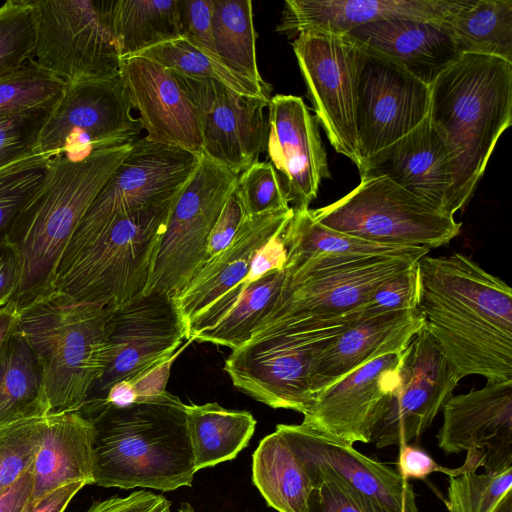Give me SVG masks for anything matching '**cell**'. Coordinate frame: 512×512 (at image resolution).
I'll list each match as a JSON object with an SVG mask.
<instances>
[{"instance_id":"51","label":"cell","mask_w":512,"mask_h":512,"mask_svg":"<svg viewBox=\"0 0 512 512\" xmlns=\"http://www.w3.org/2000/svg\"><path fill=\"white\" fill-rule=\"evenodd\" d=\"M85 512H171V503L162 495L137 490L126 497L94 501Z\"/></svg>"},{"instance_id":"39","label":"cell","mask_w":512,"mask_h":512,"mask_svg":"<svg viewBox=\"0 0 512 512\" xmlns=\"http://www.w3.org/2000/svg\"><path fill=\"white\" fill-rule=\"evenodd\" d=\"M65 83L33 62L0 74V117L50 111L61 97Z\"/></svg>"},{"instance_id":"17","label":"cell","mask_w":512,"mask_h":512,"mask_svg":"<svg viewBox=\"0 0 512 512\" xmlns=\"http://www.w3.org/2000/svg\"><path fill=\"white\" fill-rule=\"evenodd\" d=\"M109 328L108 363L94 385L105 394L115 383L134 382L176 357L189 340L188 324L173 295L165 292L140 294L114 308Z\"/></svg>"},{"instance_id":"9","label":"cell","mask_w":512,"mask_h":512,"mask_svg":"<svg viewBox=\"0 0 512 512\" xmlns=\"http://www.w3.org/2000/svg\"><path fill=\"white\" fill-rule=\"evenodd\" d=\"M34 29L31 62L62 82L121 74L114 0H28Z\"/></svg>"},{"instance_id":"41","label":"cell","mask_w":512,"mask_h":512,"mask_svg":"<svg viewBox=\"0 0 512 512\" xmlns=\"http://www.w3.org/2000/svg\"><path fill=\"white\" fill-rule=\"evenodd\" d=\"M50 157L34 153L0 171V238L42 184Z\"/></svg>"},{"instance_id":"24","label":"cell","mask_w":512,"mask_h":512,"mask_svg":"<svg viewBox=\"0 0 512 512\" xmlns=\"http://www.w3.org/2000/svg\"><path fill=\"white\" fill-rule=\"evenodd\" d=\"M467 0H286L276 31L289 38L307 30L346 34L364 24L407 18L444 24Z\"/></svg>"},{"instance_id":"43","label":"cell","mask_w":512,"mask_h":512,"mask_svg":"<svg viewBox=\"0 0 512 512\" xmlns=\"http://www.w3.org/2000/svg\"><path fill=\"white\" fill-rule=\"evenodd\" d=\"M34 29L28 0H8L0 6V74L30 61Z\"/></svg>"},{"instance_id":"8","label":"cell","mask_w":512,"mask_h":512,"mask_svg":"<svg viewBox=\"0 0 512 512\" xmlns=\"http://www.w3.org/2000/svg\"><path fill=\"white\" fill-rule=\"evenodd\" d=\"M325 227L365 241L429 251L451 242L461 223L386 176L361 177L347 195L310 209Z\"/></svg>"},{"instance_id":"28","label":"cell","mask_w":512,"mask_h":512,"mask_svg":"<svg viewBox=\"0 0 512 512\" xmlns=\"http://www.w3.org/2000/svg\"><path fill=\"white\" fill-rule=\"evenodd\" d=\"M346 35L393 59L428 86L462 55L444 24L429 21L380 20L356 27Z\"/></svg>"},{"instance_id":"50","label":"cell","mask_w":512,"mask_h":512,"mask_svg":"<svg viewBox=\"0 0 512 512\" xmlns=\"http://www.w3.org/2000/svg\"><path fill=\"white\" fill-rule=\"evenodd\" d=\"M245 217L247 215L235 188L210 232L206 262L228 247Z\"/></svg>"},{"instance_id":"22","label":"cell","mask_w":512,"mask_h":512,"mask_svg":"<svg viewBox=\"0 0 512 512\" xmlns=\"http://www.w3.org/2000/svg\"><path fill=\"white\" fill-rule=\"evenodd\" d=\"M283 426L319 475L345 484L384 512H419L413 486L397 470L303 422Z\"/></svg>"},{"instance_id":"12","label":"cell","mask_w":512,"mask_h":512,"mask_svg":"<svg viewBox=\"0 0 512 512\" xmlns=\"http://www.w3.org/2000/svg\"><path fill=\"white\" fill-rule=\"evenodd\" d=\"M240 174L202 155L170 212L151 275L143 291L172 295L206 263L210 232Z\"/></svg>"},{"instance_id":"45","label":"cell","mask_w":512,"mask_h":512,"mask_svg":"<svg viewBox=\"0 0 512 512\" xmlns=\"http://www.w3.org/2000/svg\"><path fill=\"white\" fill-rule=\"evenodd\" d=\"M419 302V274L417 262L405 272L381 285L355 311L357 319L389 312L415 310Z\"/></svg>"},{"instance_id":"4","label":"cell","mask_w":512,"mask_h":512,"mask_svg":"<svg viewBox=\"0 0 512 512\" xmlns=\"http://www.w3.org/2000/svg\"><path fill=\"white\" fill-rule=\"evenodd\" d=\"M132 144L80 161L50 159L46 176L14 220L7 238L18 251L21 276L12 300L24 307L51 292L56 268L90 205Z\"/></svg>"},{"instance_id":"21","label":"cell","mask_w":512,"mask_h":512,"mask_svg":"<svg viewBox=\"0 0 512 512\" xmlns=\"http://www.w3.org/2000/svg\"><path fill=\"white\" fill-rule=\"evenodd\" d=\"M400 358L401 352L376 358L316 393L303 423L350 445L370 443Z\"/></svg>"},{"instance_id":"23","label":"cell","mask_w":512,"mask_h":512,"mask_svg":"<svg viewBox=\"0 0 512 512\" xmlns=\"http://www.w3.org/2000/svg\"><path fill=\"white\" fill-rule=\"evenodd\" d=\"M121 75L147 140L202 155L195 105L172 70L135 56L123 60Z\"/></svg>"},{"instance_id":"32","label":"cell","mask_w":512,"mask_h":512,"mask_svg":"<svg viewBox=\"0 0 512 512\" xmlns=\"http://www.w3.org/2000/svg\"><path fill=\"white\" fill-rule=\"evenodd\" d=\"M186 423L196 472L234 459L254 434L256 420L244 410L216 402L186 405Z\"/></svg>"},{"instance_id":"53","label":"cell","mask_w":512,"mask_h":512,"mask_svg":"<svg viewBox=\"0 0 512 512\" xmlns=\"http://www.w3.org/2000/svg\"><path fill=\"white\" fill-rule=\"evenodd\" d=\"M284 229L273 236L254 255L246 280L253 282L270 271L282 270L285 267L287 251L283 240Z\"/></svg>"},{"instance_id":"1","label":"cell","mask_w":512,"mask_h":512,"mask_svg":"<svg viewBox=\"0 0 512 512\" xmlns=\"http://www.w3.org/2000/svg\"><path fill=\"white\" fill-rule=\"evenodd\" d=\"M424 327L460 374L512 381V290L462 253L417 261Z\"/></svg>"},{"instance_id":"20","label":"cell","mask_w":512,"mask_h":512,"mask_svg":"<svg viewBox=\"0 0 512 512\" xmlns=\"http://www.w3.org/2000/svg\"><path fill=\"white\" fill-rule=\"evenodd\" d=\"M442 410L441 450L475 453L487 473L512 467V381L452 395Z\"/></svg>"},{"instance_id":"27","label":"cell","mask_w":512,"mask_h":512,"mask_svg":"<svg viewBox=\"0 0 512 512\" xmlns=\"http://www.w3.org/2000/svg\"><path fill=\"white\" fill-rule=\"evenodd\" d=\"M294 210L247 216L233 240L208 260L188 284L173 295L187 324L220 296L246 279L254 255L283 230Z\"/></svg>"},{"instance_id":"58","label":"cell","mask_w":512,"mask_h":512,"mask_svg":"<svg viewBox=\"0 0 512 512\" xmlns=\"http://www.w3.org/2000/svg\"><path fill=\"white\" fill-rule=\"evenodd\" d=\"M492 512H512V490L499 501Z\"/></svg>"},{"instance_id":"48","label":"cell","mask_w":512,"mask_h":512,"mask_svg":"<svg viewBox=\"0 0 512 512\" xmlns=\"http://www.w3.org/2000/svg\"><path fill=\"white\" fill-rule=\"evenodd\" d=\"M317 476L319 484L310 494L307 512H384L345 484L318 473Z\"/></svg>"},{"instance_id":"49","label":"cell","mask_w":512,"mask_h":512,"mask_svg":"<svg viewBox=\"0 0 512 512\" xmlns=\"http://www.w3.org/2000/svg\"><path fill=\"white\" fill-rule=\"evenodd\" d=\"M399 447L397 471L406 480L411 478L425 479L427 476L435 472L446 474L449 477H454L466 472L477 471L480 467L477 461L466 456L464 463L460 467L448 468L438 464L419 446L406 443Z\"/></svg>"},{"instance_id":"40","label":"cell","mask_w":512,"mask_h":512,"mask_svg":"<svg viewBox=\"0 0 512 512\" xmlns=\"http://www.w3.org/2000/svg\"><path fill=\"white\" fill-rule=\"evenodd\" d=\"M48 414L0 426V496L33 468Z\"/></svg>"},{"instance_id":"37","label":"cell","mask_w":512,"mask_h":512,"mask_svg":"<svg viewBox=\"0 0 512 512\" xmlns=\"http://www.w3.org/2000/svg\"><path fill=\"white\" fill-rule=\"evenodd\" d=\"M283 240L286 264L321 254H384L413 248L381 245L332 230L317 222L310 208L294 212L283 231Z\"/></svg>"},{"instance_id":"29","label":"cell","mask_w":512,"mask_h":512,"mask_svg":"<svg viewBox=\"0 0 512 512\" xmlns=\"http://www.w3.org/2000/svg\"><path fill=\"white\" fill-rule=\"evenodd\" d=\"M96 427L81 411L48 414L33 469L31 502L72 482L94 484Z\"/></svg>"},{"instance_id":"3","label":"cell","mask_w":512,"mask_h":512,"mask_svg":"<svg viewBox=\"0 0 512 512\" xmlns=\"http://www.w3.org/2000/svg\"><path fill=\"white\" fill-rule=\"evenodd\" d=\"M94 484L172 491L192 486L186 404L166 390L126 407H95Z\"/></svg>"},{"instance_id":"31","label":"cell","mask_w":512,"mask_h":512,"mask_svg":"<svg viewBox=\"0 0 512 512\" xmlns=\"http://www.w3.org/2000/svg\"><path fill=\"white\" fill-rule=\"evenodd\" d=\"M47 414L40 363L16 327L0 348V426Z\"/></svg>"},{"instance_id":"10","label":"cell","mask_w":512,"mask_h":512,"mask_svg":"<svg viewBox=\"0 0 512 512\" xmlns=\"http://www.w3.org/2000/svg\"><path fill=\"white\" fill-rule=\"evenodd\" d=\"M354 320L283 330L232 350L224 370L233 385L272 408L304 413L313 399L311 369L323 348Z\"/></svg>"},{"instance_id":"36","label":"cell","mask_w":512,"mask_h":512,"mask_svg":"<svg viewBox=\"0 0 512 512\" xmlns=\"http://www.w3.org/2000/svg\"><path fill=\"white\" fill-rule=\"evenodd\" d=\"M286 276L285 267L264 274L247 285L235 307L214 328L198 334L194 340L235 350L248 342L257 327L274 308Z\"/></svg>"},{"instance_id":"18","label":"cell","mask_w":512,"mask_h":512,"mask_svg":"<svg viewBox=\"0 0 512 512\" xmlns=\"http://www.w3.org/2000/svg\"><path fill=\"white\" fill-rule=\"evenodd\" d=\"M174 73L195 105L202 155L237 174L259 161L267 146L264 110L270 100L239 94L217 80Z\"/></svg>"},{"instance_id":"34","label":"cell","mask_w":512,"mask_h":512,"mask_svg":"<svg viewBox=\"0 0 512 512\" xmlns=\"http://www.w3.org/2000/svg\"><path fill=\"white\" fill-rule=\"evenodd\" d=\"M112 21L122 60L181 37L178 0H114Z\"/></svg>"},{"instance_id":"11","label":"cell","mask_w":512,"mask_h":512,"mask_svg":"<svg viewBox=\"0 0 512 512\" xmlns=\"http://www.w3.org/2000/svg\"><path fill=\"white\" fill-rule=\"evenodd\" d=\"M122 75L66 83L40 130L36 153L80 161L91 153L132 144L143 130Z\"/></svg>"},{"instance_id":"57","label":"cell","mask_w":512,"mask_h":512,"mask_svg":"<svg viewBox=\"0 0 512 512\" xmlns=\"http://www.w3.org/2000/svg\"><path fill=\"white\" fill-rule=\"evenodd\" d=\"M19 308L14 300L0 307V348L5 339L17 327Z\"/></svg>"},{"instance_id":"38","label":"cell","mask_w":512,"mask_h":512,"mask_svg":"<svg viewBox=\"0 0 512 512\" xmlns=\"http://www.w3.org/2000/svg\"><path fill=\"white\" fill-rule=\"evenodd\" d=\"M139 56L186 77L217 80L245 96L265 100L272 97L271 87H261L234 74L182 37L152 47Z\"/></svg>"},{"instance_id":"16","label":"cell","mask_w":512,"mask_h":512,"mask_svg":"<svg viewBox=\"0 0 512 512\" xmlns=\"http://www.w3.org/2000/svg\"><path fill=\"white\" fill-rule=\"evenodd\" d=\"M461 379L423 327L401 352L396 384L374 426L371 442L381 449L417 439Z\"/></svg>"},{"instance_id":"2","label":"cell","mask_w":512,"mask_h":512,"mask_svg":"<svg viewBox=\"0 0 512 512\" xmlns=\"http://www.w3.org/2000/svg\"><path fill=\"white\" fill-rule=\"evenodd\" d=\"M429 118L451 156L445 212L471 200L502 133L512 123V63L462 54L430 86Z\"/></svg>"},{"instance_id":"13","label":"cell","mask_w":512,"mask_h":512,"mask_svg":"<svg viewBox=\"0 0 512 512\" xmlns=\"http://www.w3.org/2000/svg\"><path fill=\"white\" fill-rule=\"evenodd\" d=\"M201 156L145 137L137 139L90 205L62 256L86 245L119 218L179 195Z\"/></svg>"},{"instance_id":"6","label":"cell","mask_w":512,"mask_h":512,"mask_svg":"<svg viewBox=\"0 0 512 512\" xmlns=\"http://www.w3.org/2000/svg\"><path fill=\"white\" fill-rule=\"evenodd\" d=\"M429 252L407 248L384 254H321L285 264L279 298L252 337L358 320L355 311L388 279Z\"/></svg>"},{"instance_id":"52","label":"cell","mask_w":512,"mask_h":512,"mask_svg":"<svg viewBox=\"0 0 512 512\" xmlns=\"http://www.w3.org/2000/svg\"><path fill=\"white\" fill-rule=\"evenodd\" d=\"M21 276L18 251L7 236L0 238V307L11 301Z\"/></svg>"},{"instance_id":"33","label":"cell","mask_w":512,"mask_h":512,"mask_svg":"<svg viewBox=\"0 0 512 512\" xmlns=\"http://www.w3.org/2000/svg\"><path fill=\"white\" fill-rule=\"evenodd\" d=\"M444 26L460 54L488 55L512 63V1L467 0Z\"/></svg>"},{"instance_id":"15","label":"cell","mask_w":512,"mask_h":512,"mask_svg":"<svg viewBox=\"0 0 512 512\" xmlns=\"http://www.w3.org/2000/svg\"><path fill=\"white\" fill-rule=\"evenodd\" d=\"M359 45L356 132L360 170L426 118L430 86L393 59Z\"/></svg>"},{"instance_id":"7","label":"cell","mask_w":512,"mask_h":512,"mask_svg":"<svg viewBox=\"0 0 512 512\" xmlns=\"http://www.w3.org/2000/svg\"><path fill=\"white\" fill-rule=\"evenodd\" d=\"M178 196L119 218L86 245L62 256L50 293L110 308L142 294Z\"/></svg>"},{"instance_id":"42","label":"cell","mask_w":512,"mask_h":512,"mask_svg":"<svg viewBox=\"0 0 512 512\" xmlns=\"http://www.w3.org/2000/svg\"><path fill=\"white\" fill-rule=\"evenodd\" d=\"M448 512H492L512 488V467L492 472H466L449 477Z\"/></svg>"},{"instance_id":"35","label":"cell","mask_w":512,"mask_h":512,"mask_svg":"<svg viewBox=\"0 0 512 512\" xmlns=\"http://www.w3.org/2000/svg\"><path fill=\"white\" fill-rule=\"evenodd\" d=\"M212 35L224 67L261 87H271L263 80L257 65L250 0H213Z\"/></svg>"},{"instance_id":"54","label":"cell","mask_w":512,"mask_h":512,"mask_svg":"<svg viewBox=\"0 0 512 512\" xmlns=\"http://www.w3.org/2000/svg\"><path fill=\"white\" fill-rule=\"evenodd\" d=\"M86 486L83 482H72L60 486L35 502H30L25 512H64L74 496Z\"/></svg>"},{"instance_id":"26","label":"cell","mask_w":512,"mask_h":512,"mask_svg":"<svg viewBox=\"0 0 512 512\" xmlns=\"http://www.w3.org/2000/svg\"><path fill=\"white\" fill-rule=\"evenodd\" d=\"M359 173L360 178L386 176L445 212L453 181L451 156L429 115L369 160Z\"/></svg>"},{"instance_id":"44","label":"cell","mask_w":512,"mask_h":512,"mask_svg":"<svg viewBox=\"0 0 512 512\" xmlns=\"http://www.w3.org/2000/svg\"><path fill=\"white\" fill-rule=\"evenodd\" d=\"M236 192L247 216L289 210L286 193L270 161H257L239 177Z\"/></svg>"},{"instance_id":"25","label":"cell","mask_w":512,"mask_h":512,"mask_svg":"<svg viewBox=\"0 0 512 512\" xmlns=\"http://www.w3.org/2000/svg\"><path fill=\"white\" fill-rule=\"evenodd\" d=\"M423 327L424 320L417 309L354 321L314 359L311 369L313 394L376 358L402 352Z\"/></svg>"},{"instance_id":"46","label":"cell","mask_w":512,"mask_h":512,"mask_svg":"<svg viewBox=\"0 0 512 512\" xmlns=\"http://www.w3.org/2000/svg\"><path fill=\"white\" fill-rule=\"evenodd\" d=\"M50 111L0 117V171L36 153L38 136Z\"/></svg>"},{"instance_id":"47","label":"cell","mask_w":512,"mask_h":512,"mask_svg":"<svg viewBox=\"0 0 512 512\" xmlns=\"http://www.w3.org/2000/svg\"><path fill=\"white\" fill-rule=\"evenodd\" d=\"M181 37L221 64L212 35L213 0H178Z\"/></svg>"},{"instance_id":"19","label":"cell","mask_w":512,"mask_h":512,"mask_svg":"<svg viewBox=\"0 0 512 512\" xmlns=\"http://www.w3.org/2000/svg\"><path fill=\"white\" fill-rule=\"evenodd\" d=\"M266 150L294 212L309 209L330 178L319 123L303 99L276 94L269 101Z\"/></svg>"},{"instance_id":"59","label":"cell","mask_w":512,"mask_h":512,"mask_svg":"<svg viewBox=\"0 0 512 512\" xmlns=\"http://www.w3.org/2000/svg\"><path fill=\"white\" fill-rule=\"evenodd\" d=\"M178 512H195V510L189 503H182Z\"/></svg>"},{"instance_id":"55","label":"cell","mask_w":512,"mask_h":512,"mask_svg":"<svg viewBox=\"0 0 512 512\" xmlns=\"http://www.w3.org/2000/svg\"><path fill=\"white\" fill-rule=\"evenodd\" d=\"M33 469V468H32ZM32 469L0 496V512H25L32 499Z\"/></svg>"},{"instance_id":"14","label":"cell","mask_w":512,"mask_h":512,"mask_svg":"<svg viewBox=\"0 0 512 512\" xmlns=\"http://www.w3.org/2000/svg\"><path fill=\"white\" fill-rule=\"evenodd\" d=\"M292 48L315 117L336 152L360 164L356 132V84L360 45L346 34L307 30Z\"/></svg>"},{"instance_id":"56","label":"cell","mask_w":512,"mask_h":512,"mask_svg":"<svg viewBox=\"0 0 512 512\" xmlns=\"http://www.w3.org/2000/svg\"><path fill=\"white\" fill-rule=\"evenodd\" d=\"M174 359L175 357L156 366L133 382L138 397L137 401L154 397L165 391L170 368Z\"/></svg>"},{"instance_id":"30","label":"cell","mask_w":512,"mask_h":512,"mask_svg":"<svg viewBox=\"0 0 512 512\" xmlns=\"http://www.w3.org/2000/svg\"><path fill=\"white\" fill-rule=\"evenodd\" d=\"M253 483L278 512H307L317 473L283 424L264 437L253 454Z\"/></svg>"},{"instance_id":"5","label":"cell","mask_w":512,"mask_h":512,"mask_svg":"<svg viewBox=\"0 0 512 512\" xmlns=\"http://www.w3.org/2000/svg\"><path fill=\"white\" fill-rule=\"evenodd\" d=\"M114 308L50 293L19 308L17 328L40 363L49 414L80 411L109 359Z\"/></svg>"}]
</instances>
